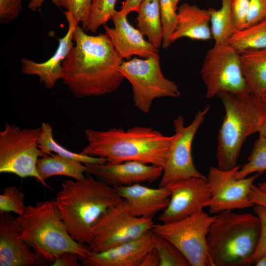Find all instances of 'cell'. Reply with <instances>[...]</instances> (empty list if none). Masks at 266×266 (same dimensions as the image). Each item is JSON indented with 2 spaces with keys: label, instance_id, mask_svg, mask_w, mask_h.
<instances>
[{
  "label": "cell",
  "instance_id": "9c48e42d",
  "mask_svg": "<svg viewBox=\"0 0 266 266\" xmlns=\"http://www.w3.org/2000/svg\"><path fill=\"white\" fill-rule=\"evenodd\" d=\"M216 216L201 210L177 221L154 224L152 231L174 244L191 266H210L207 236Z\"/></svg>",
  "mask_w": 266,
  "mask_h": 266
},
{
  "label": "cell",
  "instance_id": "d6986e66",
  "mask_svg": "<svg viewBox=\"0 0 266 266\" xmlns=\"http://www.w3.org/2000/svg\"><path fill=\"white\" fill-rule=\"evenodd\" d=\"M111 19L114 25L113 28L105 24L103 27L122 59L130 60L133 55L146 59L158 54V49L146 41L139 31L128 22L127 16L115 10Z\"/></svg>",
  "mask_w": 266,
  "mask_h": 266
},
{
  "label": "cell",
  "instance_id": "e0dca14e",
  "mask_svg": "<svg viewBox=\"0 0 266 266\" xmlns=\"http://www.w3.org/2000/svg\"><path fill=\"white\" fill-rule=\"evenodd\" d=\"M68 23L66 35L58 39L59 45L53 55L46 61L36 63L30 59L23 58L21 73L31 75H37L41 83L47 89L53 88L56 82L62 79L63 63L73 47V34L79 22L69 11L64 12Z\"/></svg>",
  "mask_w": 266,
  "mask_h": 266
},
{
  "label": "cell",
  "instance_id": "4fadbf2b",
  "mask_svg": "<svg viewBox=\"0 0 266 266\" xmlns=\"http://www.w3.org/2000/svg\"><path fill=\"white\" fill-rule=\"evenodd\" d=\"M240 166L238 165L228 170L215 166L209 168L206 179L211 194L208 206L210 214L243 209L254 206L249 194L254 181L262 173L238 179L236 173Z\"/></svg>",
  "mask_w": 266,
  "mask_h": 266
},
{
  "label": "cell",
  "instance_id": "7402d4cb",
  "mask_svg": "<svg viewBox=\"0 0 266 266\" xmlns=\"http://www.w3.org/2000/svg\"><path fill=\"white\" fill-rule=\"evenodd\" d=\"M240 58L250 92L261 99L266 92V48L244 51Z\"/></svg>",
  "mask_w": 266,
  "mask_h": 266
},
{
  "label": "cell",
  "instance_id": "9a60e30c",
  "mask_svg": "<svg viewBox=\"0 0 266 266\" xmlns=\"http://www.w3.org/2000/svg\"><path fill=\"white\" fill-rule=\"evenodd\" d=\"M85 165L87 174L96 176L114 188L153 182L161 177L163 170L162 167L135 161Z\"/></svg>",
  "mask_w": 266,
  "mask_h": 266
},
{
  "label": "cell",
  "instance_id": "bcb514c9",
  "mask_svg": "<svg viewBox=\"0 0 266 266\" xmlns=\"http://www.w3.org/2000/svg\"><path fill=\"white\" fill-rule=\"evenodd\" d=\"M258 186L262 192L266 194V181L259 183Z\"/></svg>",
  "mask_w": 266,
  "mask_h": 266
},
{
  "label": "cell",
  "instance_id": "7c38bea8",
  "mask_svg": "<svg viewBox=\"0 0 266 266\" xmlns=\"http://www.w3.org/2000/svg\"><path fill=\"white\" fill-rule=\"evenodd\" d=\"M209 106L200 110L192 122L184 125L182 117L173 120V128L177 134L163 167L160 187L180 179L191 177L206 178L196 167L192 156V145L195 135L209 111Z\"/></svg>",
  "mask_w": 266,
  "mask_h": 266
},
{
  "label": "cell",
  "instance_id": "4dcf8cb0",
  "mask_svg": "<svg viewBox=\"0 0 266 266\" xmlns=\"http://www.w3.org/2000/svg\"><path fill=\"white\" fill-rule=\"evenodd\" d=\"M24 195L17 187L8 186L0 195V214L14 213L22 214L26 208Z\"/></svg>",
  "mask_w": 266,
  "mask_h": 266
},
{
  "label": "cell",
  "instance_id": "1f68e13d",
  "mask_svg": "<svg viewBox=\"0 0 266 266\" xmlns=\"http://www.w3.org/2000/svg\"><path fill=\"white\" fill-rule=\"evenodd\" d=\"M159 4L163 28L162 46L166 48L171 44L170 37L176 26L177 10L174 7L172 0H159Z\"/></svg>",
  "mask_w": 266,
  "mask_h": 266
},
{
  "label": "cell",
  "instance_id": "83f0119b",
  "mask_svg": "<svg viewBox=\"0 0 266 266\" xmlns=\"http://www.w3.org/2000/svg\"><path fill=\"white\" fill-rule=\"evenodd\" d=\"M117 0H93L86 23L82 29L85 32H96L99 27L111 19L116 10Z\"/></svg>",
  "mask_w": 266,
  "mask_h": 266
},
{
  "label": "cell",
  "instance_id": "ac0fdd59",
  "mask_svg": "<svg viewBox=\"0 0 266 266\" xmlns=\"http://www.w3.org/2000/svg\"><path fill=\"white\" fill-rule=\"evenodd\" d=\"M152 230L133 240L99 253L90 252L81 260L85 266H140L146 253L154 247Z\"/></svg>",
  "mask_w": 266,
  "mask_h": 266
},
{
  "label": "cell",
  "instance_id": "277c9868",
  "mask_svg": "<svg viewBox=\"0 0 266 266\" xmlns=\"http://www.w3.org/2000/svg\"><path fill=\"white\" fill-rule=\"evenodd\" d=\"M16 219L20 227V238L48 263L52 264L65 252L76 254L81 260L91 252L88 245L71 236L54 200L26 206L24 212Z\"/></svg>",
  "mask_w": 266,
  "mask_h": 266
},
{
  "label": "cell",
  "instance_id": "44dd1931",
  "mask_svg": "<svg viewBox=\"0 0 266 266\" xmlns=\"http://www.w3.org/2000/svg\"><path fill=\"white\" fill-rule=\"evenodd\" d=\"M182 37L203 41L212 38L208 9L188 3L177 7L176 26L170 41L171 43Z\"/></svg>",
  "mask_w": 266,
  "mask_h": 266
},
{
  "label": "cell",
  "instance_id": "2e32d148",
  "mask_svg": "<svg viewBox=\"0 0 266 266\" xmlns=\"http://www.w3.org/2000/svg\"><path fill=\"white\" fill-rule=\"evenodd\" d=\"M16 219L9 213L0 217V266H45L48 262L20 237Z\"/></svg>",
  "mask_w": 266,
  "mask_h": 266
},
{
  "label": "cell",
  "instance_id": "7bdbcfd3",
  "mask_svg": "<svg viewBox=\"0 0 266 266\" xmlns=\"http://www.w3.org/2000/svg\"><path fill=\"white\" fill-rule=\"evenodd\" d=\"M258 133L266 138V114L265 115L262 123L260 127Z\"/></svg>",
  "mask_w": 266,
  "mask_h": 266
},
{
  "label": "cell",
  "instance_id": "5bb4252c",
  "mask_svg": "<svg viewBox=\"0 0 266 266\" xmlns=\"http://www.w3.org/2000/svg\"><path fill=\"white\" fill-rule=\"evenodd\" d=\"M170 193L168 205L159 217L161 223L177 221L208 206L211 194L206 178L191 177L166 185Z\"/></svg>",
  "mask_w": 266,
  "mask_h": 266
},
{
  "label": "cell",
  "instance_id": "6da1fadb",
  "mask_svg": "<svg viewBox=\"0 0 266 266\" xmlns=\"http://www.w3.org/2000/svg\"><path fill=\"white\" fill-rule=\"evenodd\" d=\"M75 45L63 63L64 83L76 98L111 93L124 77L118 68L123 62L105 33L86 34L78 25Z\"/></svg>",
  "mask_w": 266,
  "mask_h": 266
},
{
  "label": "cell",
  "instance_id": "cb8c5ba5",
  "mask_svg": "<svg viewBox=\"0 0 266 266\" xmlns=\"http://www.w3.org/2000/svg\"><path fill=\"white\" fill-rule=\"evenodd\" d=\"M136 17L137 28L156 48L161 47L163 39V28L159 0H143Z\"/></svg>",
  "mask_w": 266,
  "mask_h": 266
},
{
  "label": "cell",
  "instance_id": "3957f363",
  "mask_svg": "<svg viewBox=\"0 0 266 266\" xmlns=\"http://www.w3.org/2000/svg\"><path fill=\"white\" fill-rule=\"evenodd\" d=\"M123 200L114 187L89 174L82 180L65 181L54 201L71 236L88 245L99 218Z\"/></svg>",
  "mask_w": 266,
  "mask_h": 266
},
{
  "label": "cell",
  "instance_id": "ab89813d",
  "mask_svg": "<svg viewBox=\"0 0 266 266\" xmlns=\"http://www.w3.org/2000/svg\"><path fill=\"white\" fill-rule=\"evenodd\" d=\"M160 264L158 252L154 247L145 255L140 266H160Z\"/></svg>",
  "mask_w": 266,
  "mask_h": 266
},
{
  "label": "cell",
  "instance_id": "f35d334b",
  "mask_svg": "<svg viewBox=\"0 0 266 266\" xmlns=\"http://www.w3.org/2000/svg\"><path fill=\"white\" fill-rule=\"evenodd\" d=\"M249 197L254 204L260 205L266 208V194L262 192L258 186L252 185Z\"/></svg>",
  "mask_w": 266,
  "mask_h": 266
},
{
  "label": "cell",
  "instance_id": "60d3db41",
  "mask_svg": "<svg viewBox=\"0 0 266 266\" xmlns=\"http://www.w3.org/2000/svg\"><path fill=\"white\" fill-rule=\"evenodd\" d=\"M143 0H125L123 1L119 12L123 15L127 16L132 11L137 12L139 5Z\"/></svg>",
  "mask_w": 266,
  "mask_h": 266
},
{
  "label": "cell",
  "instance_id": "8d00e7d4",
  "mask_svg": "<svg viewBox=\"0 0 266 266\" xmlns=\"http://www.w3.org/2000/svg\"><path fill=\"white\" fill-rule=\"evenodd\" d=\"M266 17V0H249L245 27L251 26Z\"/></svg>",
  "mask_w": 266,
  "mask_h": 266
},
{
  "label": "cell",
  "instance_id": "d6a6232c",
  "mask_svg": "<svg viewBox=\"0 0 266 266\" xmlns=\"http://www.w3.org/2000/svg\"><path fill=\"white\" fill-rule=\"evenodd\" d=\"M93 0H60L59 6L70 12L83 27L87 21Z\"/></svg>",
  "mask_w": 266,
  "mask_h": 266
},
{
  "label": "cell",
  "instance_id": "b9f144b4",
  "mask_svg": "<svg viewBox=\"0 0 266 266\" xmlns=\"http://www.w3.org/2000/svg\"><path fill=\"white\" fill-rule=\"evenodd\" d=\"M60 0H52L53 2L59 6ZM45 0H31L28 4V8L32 11H36L39 8Z\"/></svg>",
  "mask_w": 266,
  "mask_h": 266
},
{
  "label": "cell",
  "instance_id": "4316f807",
  "mask_svg": "<svg viewBox=\"0 0 266 266\" xmlns=\"http://www.w3.org/2000/svg\"><path fill=\"white\" fill-rule=\"evenodd\" d=\"M227 43L239 53L250 49L266 48V17L235 31Z\"/></svg>",
  "mask_w": 266,
  "mask_h": 266
},
{
  "label": "cell",
  "instance_id": "e575fe53",
  "mask_svg": "<svg viewBox=\"0 0 266 266\" xmlns=\"http://www.w3.org/2000/svg\"><path fill=\"white\" fill-rule=\"evenodd\" d=\"M22 0H0V22L6 24L15 19L22 10Z\"/></svg>",
  "mask_w": 266,
  "mask_h": 266
},
{
  "label": "cell",
  "instance_id": "7dc6e473",
  "mask_svg": "<svg viewBox=\"0 0 266 266\" xmlns=\"http://www.w3.org/2000/svg\"><path fill=\"white\" fill-rule=\"evenodd\" d=\"M179 1L180 0H172L174 7L176 10L178 7L177 5Z\"/></svg>",
  "mask_w": 266,
  "mask_h": 266
},
{
  "label": "cell",
  "instance_id": "d4e9b609",
  "mask_svg": "<svg viewBox=\"0 0 266 266\" xmlns=\"http://www.w3.org/2000/svg\"><path fill=\"white\" fill-rule=\"evenodd\" d=\"M210 26L214 44H226L236 31L234 27L231 0H221L219 9H208Z\"/></svg>",
  "mask_w": 266,
  "mask_h": 266
},
{
  "label": "cell",
  "instance_id": "484cf974",
  "mask_svg": "<svg viewBox=\"0 0 266 266\" xmlns=\"http://www.w3.org/2000/svg\"><path fill=\"white\" fill-rule=\"evenodd\" d=\"M40 134L38 140V146L46 155H51L55 153L64 157L70 158L82 163L104 164L107 162L105 158L92 157L71 151L59 144L53 138V129L48 123L42 122Z\"/></svg>",
  "mask_w": 266,
  "mask_h": 266
},
{
  "label": "cell",
  "instance_id": "8fae6325",
  "mask_svg": "<svg viewBox=\"0 0 266 266\" xmlns=\"http://www.w3.org/2000/svg\"><path fill=\"white\" fill-rule=\"evenodd\" d=\"M154 224L152 219L133 215L124 200L106 210L98 220L88 247L93 253L106 251L138 238L152 230Z\"/></svg>",
  "mask_w": 266,
  "mask_h": 266
},
{
  "label": "cell",
  "instance_id": "f1b7e54d",
  "mask_svg": "<svg viewBox=\"0 0 266 266\" xmlns=\"http://www.w3.org/2000/svg\"><path fill=\"white\" fill-rule=\"evenodd\" d=\"M266 170V138L259 135L255 141L247 163L240 166L236 173L238 179L247 177L254 172Z\"/></svg>",
  "mask_w": 266,
  "mask_h": 266
},
{
  "label": "cell",
  "instance_id": "603a6c76",
  "mask_svg": "<svg viewBox=\"0 0 266 266\" xmlns=\"http://www.w3.org/2000/svg\"><path fill=\"white\" fill-rule=\"evenodd\" d=\"M76 160L64 157L58 154L47 155L38 159L36 169L41 180L42 184L49 186L45 180L53 176L63 175L75 180L84 179L86 173L85 165Z\"/></svg>",
  "mask_w": 266,
  "mask_h": 266
},
{
  "label": "cell",
  "instance_id": "ba28073f",
  "mask_svg": "<svg viewBox=\"0 0 266 266\" xmlns=\"http://www.w3.org/2000/svg\"><path fill=\"white\" fill-rule=\"evenodd\" d=\"M41 129H20L6 123L0 132V172L21 178L33 177L42 184L36 169L39 158L46 155L38 146Z\"/></svg>",
  "mask_w": 266,
  "mask_h": 266
},
{
  "label": "cell",
  "instance_id": "30bf717a",
  "mask_svg": "<svg viewBox=\"0 0 266 266\" xmlns=\"http://www.w3.org/2000/svg\"><path fill=\"white\" fill-rule=\"evenodd\" d=\"M200 75L208 99L223 92H250L243 74L240 53L228 43L214 44L208 50Z\"/></svg>",
  "mask_w": 266,
  "mask_h": 266
},
{
  "label": "cell",
  "instance_id": "8992f818",
  "mask_svg": "<svg viewBox=\"0 0 266 266\" xmlns=\"http://www.w3.org/2000/svg\"><path fill=\"white\" fill-rule=\"evenodd\" d=\"M217 96L225 110L217 138V167L228 170L238 166L243 143L249 136L258 133L266 113L261 99L250 92H223Z\"/></svg>",
  "mask_w": 266,
  "mask_h": 266
},
{
  "label": "cell",
  "instance_id": "ffe728a7",
  "mask_svg": "<svg viewBox=\"0 0 266 266\" xmlns=\"http://www.w3.org/2000/svg\"><path fill=\"white\" fill-rule=\"evenodd\" d=\"M115 188L127 201L130 212L138 217L152 219L166 209L170 200V193L167 186L152 188L135 184Z\"/></svg>",
  "mask_w": 266,
  "mask_h": 266
},
{
  "label": "cell",
  "instance_id": "d590c367",
  "mask_svg": "<svg viewBox=\"0 0 266 266\" xmlns=\"http://www.w3.org/2000/svg\"><path fill=\"white\" fill-rule=\"evenodd\" d=\"M235 29L238 31L246 27L249 0H231Z\"/></svg>",
  "mask_w": 266,
  "mask_h": 266
},
{
  "label": "cell",
  "instance_id": "836d02e7",
  "mask_svg": "<svg viewBox=\"0 0 266 266\" xmlns=\"http://www.w3.org/2000/svg\"><path fill=\"white\" fill-rule=\"evenodd\" d=\"M253 208L259 219L261 229L257 246L250 260V265H255L261 257L266 254V208L258 204H254Z\"/></svg>",
  "mask_w": 266,
  "mask_h": 266
},
{
  "label": "cell",
  "instance_id": "f6af8a7d",
  "mask_svg": "<svg viewBox=\"0 0 266 266\" xmlns=\"http://www.w3.org/2000/svg\"><path fill=\"white\" fill-rule=\"evenodd\" d=\"M261 100L264 110L266 114V92L261 97Z\"/></svg>",
  "mask_w": 266,
  "mask_h": 266
},
{
  "label": "cell",
  "instance_id": "7a4b0ae2",
  "mask_svg": "<svg viewBox=\"0 0 266 266\" xmlns=\"http://www.w3.org/2000/svg\"><path fill=\"white\" fill-rule=\"evenodd\" d=\"M87 145L82 154L116 164L135 161L163 167L177 134L166 136L151 128L135 126L127 131L85 130Z\"/></svg>",
  "mask_w": 266,
  "mask_h": 266
},
{
  "label": "cell",
  "instance_id": "74e56055",
  "mask_svg": "<svg viewBox=\"0 0 266 266\" xmlns=\"http://www.w3.org/2000/svg\"><path fill=\"white\" fill-rule=\"evenodd\" d=\"M77 255L71 252H65L60 254L52 264L53 266H79Z\"/></svg>",
  "mask_w": 266,
  "mask_h": 266
},
{
  "label": "cell",
  "instance_id": "f546056e",
  "mask_svg": "<svg viewBox=\"0 0 266 266\" xmlns=\"http://www.w3.org/2000/svg\"><path fill=\"white\" fill-rule=\"evenodd\" d=\"M154 247L160 257V266H191L185 256L174 244L155 233Z\"/></svg>",
  "mask_w": 266,
  "mask_h": 266
},
{
  "label": "cell",
  "instance_id": "ee69618b",
  "mask_svg": "<svg viewBox=\"0 0 266 266\" xmlns=\"http://www.w3.org/2000/svg\"><path fill=\"white\" fill-rule=\"evenodd\" d=\"M256 266H266V254L261 257L256 262Z\"/></svg>",
  "mask_w": 266,
  "mask_h": 266
},
{
  "label": "cell",
  "instance_id": "5b68a950",
  "mask_svg": "<svg viewBox=\"0 0 266 266\" xmlns=\"http://www.w3.org/2000/svg\"><path fill=\"white\" fill-rule=\"evenodd\" d=\"M260 229V222L256 215L233 211L217 214L207 236L210 266L250 265Z\"/></svg>",
  "mask_w": 266,
  "mask_h": 266
},
{
  "label": "cell",
  "instance_id": "52a82bcc",
  "mask_svg": "<svg viewBox=\"0 0 266 266\" xmlns=\"http://www.w3.org/2000/svg\"><path fill=\"white\" fill-rule=\"evenodd\" d=\"M118 70L132 85L134 105L144 113L149 112L156 99L180 95L177 85L163 75L158 54L123 61Z\"/></svg>",
  "mask_w": 266,
  "mask_h": 266
}]
</instances>
